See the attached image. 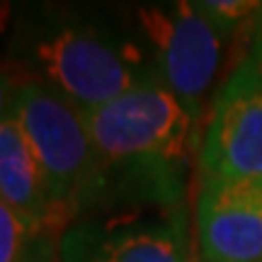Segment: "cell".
Segmentation results:
<instances>
[{"label":"cell","mask_w":262,"mask_h":262,"mask_svg":"<svg viewBox=\"0 0 262 262\" xmlns=\"http://www.w3.org/2000/svg\"><path fill=\"white\" fill-rule=\"evenodd\" d=\"M206 178H262V63L235 68L216 95L202 143Z\"/></svg>","instance_id":"cell-5"},{"label":"cell","mask_w":262,"mask_h":262,"mask_svg":"<svg viewBox=\"0 0 262 262\" xmlns=\"http://www.w3.org/2000/svg\"><path fill=\"white\" fill-rule=\"evenodd\" d=\"M196 233L204 262H262V178H206Z\"/></svg>","instance_id":"cell-6"},{"label":"cell","mask_w":262,"mask_h":262,"mask_svg":"<svg viewBox=\"0 0 262 262\" xmlns=\"http://www.w3.org/2000/svg\"><path fill=\"white\" fill-rule=\"evenodd\" d=\"M12 117L25 131L44 175L56 224L68 221L78 214L83 196L97 185L104 163L93 143L85 112L51 85L27 80L15 90Z\"/></svg>","instance_id":"cell-2"},{"label":"cell","mask_w":262,"mask_h":262,"mask_svg":"<svg viewBox=\"0 0 262 262\" xmlns=\"http://www.w3.org/2000/svg\"><path fill=\"white\" fill-rule=\"evenodd\" d=\"M141 34L148 39L158 80L199 119L206 93L221 63V29L196 3L136 10Z\"/></svg>","instance_id":"cell-4"},{"label":"cell","mask_w":262,"mask_h":262,"mask_svg":"<svg viewBox=\"0 0 262 262\" xmlns=\"http://www.w3.org/2000/svg\"><path fill=\"white\" fill-rule=\"evenodd\" d=\"M15 90L17 85H12L8 80V75L0 71V122L12 114V100H15Z\"/></svg>","instance_id":"cell-11"},{"label":"cell","mask_w":262,"mask_h":262,"mask_svg":"<svg viewBox=\"0 0 262 262\" xmlns=\"http://www.w3.org/2000/svg\"><path fill=\"white\" fill-rule=\"evenodd\" d=\"M63 262H185V243L172 221L136 214L75 221L61 238Z\"/></svg>","instance_id":"cell-7"},{"label":"cell","mask_w":262,"mask_h":262,"mask_svg":"<svg viewBox=\"0 0 262 262\" xmlns=\"http://www.w3.org/2000/svg\"><path fill=\"white\" fill-rule=\"evenodd\" d=\"M32 226L0 199V262H22L27 253Z\"/></svg>","instance_id":"cell-9"},{"label":"cell","mask_w":262,"mask_h":262,"mask_svg":"<svg viewBox=\"0 0 262 262\" xmlns=\"http://www.w3.org/2000/svg\"><path fill=\"white\" fill-rule=\"evenodd\" d=\"M27 56L44 83L83 112L104 107L156 78L141 68L129 49L83 27H56L32 39Z\"/></svg>","instance_id":"cell-3"},{"label":"cell","mask_w":262,"mask_h":262,"mask_svg":"<svg viewBox=\"0 0 262 262\" xmlns=\"http://www.w3.org/2000/svg\"><path fill=\"white\" fill-rule=\"evenodd\" d=\"M0 199L17 211L34 233L44 226H56L44 175L12 114L0 122Z\"/></svg>","instance_id":"cell-8"},{"label":"cell","mask_w":262,"mask_h":262,"mask_svg":"<svg viewBox=\"0 0 262 262\" xmlns=\"http://www.w3.org/2000/svg\"><path fill=\"white\" fill-rule=\"evenodd\" d=\"M196 5L219 29L233 27L245 17H253L262 8L260 3H253V0H211V3H196Z\"/></svg>","instance_id":"cell-10"},{"label":"cell","mask_w":262,"mask_h":262,"mask_svg":"<svg viewBox=\"0 0 262 262\" xmlns=\"http://www.w3.org/2000/svg\"><path fill=\"white\" fill-rule=\"evenodd\" d=\"M85 122L104 163L124 165L156 187H168L185 163L194 119L178 95L150 78L85 112Z\"/></svg>","instance_id":"cell-1"}]
</instances>
